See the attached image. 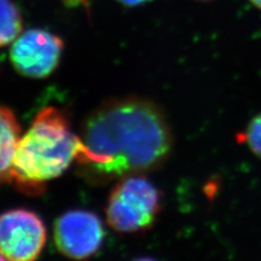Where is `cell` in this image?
Returning a JSON list of instances; mask_svg holds the SVG:
<instances>
[{"mask_svg": "<svg viewBox=\"0 0 261 261\" xmlns=\"http://www.w3.org/2000/svg\"><path fill=\"white\" fill-rule=\"evenodd\" d=\"M63 3L68 7H80V6H87L88 0H63Z\"/></svg>", "mask_w": 261, "mask_h": 261, "instance_id": "11", "label": "cell"}, {"mask_svg": "<svg viewBox=\"0 0 261 261\" xmlns=\"http://www.w3.org/2000/svg\"><path fill=\"white\" fill-rule=\"evenodd\" d=\"M23 20L12 0H0V47L13 43L22 32Z\"/></svg>", "mask_w": 261, "mask_h": 261, "instance_id": "8", "label": "cell"}, {"mask_svg": "<svg viewBox=\"0 0 261 261\" xmlns=\"http://www.w3.org/2000/svg\"><path fill=\"white\" fill-rule=\"evenodd\" d=\"M81 141L80 173L95 184L157 170L173 147L172 130L161 108L133 96L110 99L89 113Z\"/></svg>", "mask_w": 261, "mask_h": 261, "instance_id": "1", "label": "cell"}, {"mask_svg": "<svg viewBox=\"0 0 261 261\" xmlns=\"http://www.w3.org/2000/svg\"><path fill=\"white\" fill-rule=\"evenodd\" d=\"M161 201L157 187L143 174L126 176L114 185L109 195L107 222L119 233L145 231L157 220Z\"/></svg>", "mask_w": 261, "mask_h": 261, "instance_id": "3", "label": "cell"}, {"mask_svg": "<svg viewBox=\"0 0 261 261\" xmlns=\"http://www.w3.org/2000/svg\"><path fill=\"white\" fill-rule=\"evenodd\" d=\"M198 2H211V0H198Z\"/></svg>", "mask_w": 261, "mask_h": 261, "instance_id": "15", "label": "cell"}, {"mask_svg": "<svg viewBox=\"0 0 261 261\" xmlns=\"http://www.w3.org/2000/svg\"><path fill=\"white\" fill-rule=\"evenodd\" d=\"M56 246L63 256L72 260H86L101 247L105 228L101 220L92 211H67L55 223Z\"/></svg>", "mask_w": 261, "mask_h": 261, "instance_id": "6", "label": "cell"}, {"mask_svg": "<svg viewBox=\"0 0 261 261\" xmlns=\"http://www.w3.org/2000/svg\"><path fill=\"white\" fill-rule=\"evenodd\" d=\"M243 138L249 150L261 159V112L251 119Z\"/></svg>", "mask_w": 261, "mask_h": 261, "instance_id": "9", "label": "cell"}, {"mask_svg": "<svg viewBox=\"0 0 261 261\" xmlns=\"http://www.w3.org/2000/svg\"><path fill=\"white\" fill-rule=\"evenodd\" d=\"M249 2L254 5L256 8L261 10V0H249Z\"/></svg>", "mask_w": 261, "mask_h": 261, "instance_id": "12", "label": "cell"}, {"mask_svg": "<svg viewBox=\"0 0 261 261\" xmlns=\"http://www.w3.org/2000/svg\"><path fill=\"white\" fill-rule=\"evenodd\" d=\"M47 239L44 222L27 209L0 215V255L7 261H36Z\"/></svg>", "mask_w": 261, "mask_h": 261, "instance_id": "4", "label": "cell"}, {"mask_svg": "<svg viewBox=\"0 0 261 261\" xmlns=\"http://www.w3.org/2000/svg\"><path fill=\"white\" fill-rule=\"evenodd\" d=\"M81 147V136L73 132L65 114L55 107H46L21 136L10 182L27 194L43 193L46 183L63 174L76 161Z\"/></svg>", "mask_w": 261, "mask_h": 261, "instance_id": "2", "label": "cell"}, {"mask_svg": "<svg viewBox=\"0 0 261 261\" xmlns=\"http://www.w3.org/2000/svg\"><path fill=\"white\" fill-rule=\"evenodd\" d=\"M63 40L53 33L28 30L16 38L10 49L13 68L29 79H45L58 67L63 51Z\"/></svg>", "mask_w": 261, "mask_h": 261, "instance_id": "5", "label": "cell"}, {"mask_svg": "<svg viewBox=\"0 0 261 261\" xmlns=\"http://www.w3.org/2000/svg\"><path fill=\"white\" fill-rule=\"evenodd\" d=\"M0 261H7V260L2 255H0Z\"/></svg>", "mask_w": 261, "mask_h": 261, "instance_id": "14", "label": "cell"}, {"mask_svg": "<svg viewBox=\"0 0 261 261\" xmlns=\"http://www.w3.org/2000/svg\"><path fill=\"white\" fill-rule=\"evenodd\" d=\"M134 261H156V260L151 259V258H140V259H136Z\"/></svg>", "mask_w": 261, "mask_h": 261, "instance_id": "13", "label": "cell"}, {"mask_svg": "<svg viewBox=\"0 0 261 261\" xmlns=\"http://www.w3.org/2000/svg\"><path fill=\"white\" fill-rule=\"evenodd\" d=\"M118 2L125 7H137L151 2V0H118Z\"/></svg>", "mask_w": 261, "mask_h": 261, "instance_id": "10", "label": "cell"}, {"mask_svg": "<svg viewBox=\"0 0 261 261\" xmlns=\"http://www.w3.org/2000/svg\"><path fill=\"white\" fill-rule=\"evenodd\" d=\"M21 140V127L14 113L0 105V183L10 182L16 148Z\"/></svg>", "mask_w": 261, "mask_h": 261, "instance_id": "7", "label": "cell"}]
</instances>
